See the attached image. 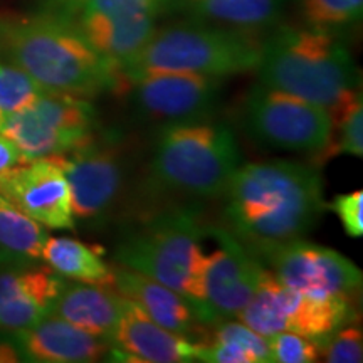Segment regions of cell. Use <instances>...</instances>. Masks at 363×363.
I'll use <instances>...</instances> for the list:
<instances>
[{
	"label": "cell",
	"instance_id": "1",
	"mask_svg": "<svg viewBox=\"0 0 363 363\" xmlns=\"http://www.w3.org/2000/svg\"><path fill=\"white\" fill-rule=\"evenodd\" d=\"M224 197L230 233L254 247L299 239L326 211L320 172L291 160L239 165Z\"/></svg>",
	"mask_w": 363,
	"mask_h": 363
},
{
	"label": "cell",
	"instance_id": "2",
	"mask_svg": "<svg viewBox=\"0 0 363 363\" xmlns=\"http://www.w3.org/2000/svg\"><path fill=\"white\" fill-rule=\"evenodd\" d=\"M0 51L45 93L93 98L125 84L120 67L103 57L69 17L52 11L0 17Z\"/></svg>",
	"mask_w": 363,
	"mask_h": 363
},
{
	"label": "cell",
	"instance_id": "3",
	"mask_svg": "<svg viewBox=\"0 0 363 363\" xmlns=\"http://www.w3.org/2000/svg\"><path fill=\"white\" fill-rule=\"evenodd\" d=\"M259 84L321 104L330 113L358 93V67L337 33L279 26L262 39Z\"/></svg>",
	"mask_w": 363,
	"mask_h": 363
},
{
	"label": "cell",
	"instance_id": "4",
	"mask_svg": "<svg viewBox=\"0 0 363 363\" xmlns=\"http://www.w3.org/2000/svg\"><path fill=\"white\" fill-rule=\"evenodd\" d=\"M206 235L197 207H172L128 229L116 244L115 261L187 298L199 320L207 262L201 240Z\"/></svg>",
	"mask_w": 363,
	"mask_h": 363
},
{
	"label": "cell",
	"instance_id": "5",
	"mask_svg": "<svg viewBox=\"0 0 363 363\" xmlns=\"http://www.w3.org/2000/svg\"><path fill=\"white\" fill-rule=\"evenodd\" d=\"M259 34L192 21L157 29L142 51L120 67L125 84L153 72L227 76L254 71L259 65Z\"/></svg>",
	"mask_w": 363,
	"mask_h": 363
},
{
	"label": "cell",
	"instance_id": "6",
	"mask_svg": "<svg viewBox=\"0 0 363 363\" xmlns=\"http://www.w3.org/2000/svg\"><path fill=\"white\" fill-rule=\"evenodd\" d=\"M240 165L234 131L217 121L167 125L158 135L150 175L157 187L192 199L225 194Z\"/></svg>",
	"mask_w": 363,
	"mask_h": 363
},
{
	"label": "cell",
	"instance_id": "7",
	"mask_svg": "<svg viewBox=\"0 0 363 363\" xmlns=\"http://www.w3.org/2000/svg\"><path fill=\"white\" fill-rule=\"evenodd\" d=\"M352 316L348 296H310L286 288L269 269L262 271L251 301L239 313L240 323L262 335L289 333L323 343Z\"/></svg>",
	"mask_w": 363,
	"mask_h": 363
},
{
	"label": "cell",
	"instance_id": "8",
	"mask_svg": "<svg viewBox=\"0 0 363 363\" xmlns=\"http://www.w3.org/2000/svg\"><path fill=\"white\" fill-rule=\"evenodd\" d=\"M98 113L86 98L44 93L24 110L6 115L2 133L19 150L21 163L62 155L93 138Z\"/></svg>",
	"mask_w": 363,
	"mask_h": 363
},
{
	"label": "cell",
	"instance_id": "9",
	"mask_svg": "<svg viewBox=\"0 0 363 363\" xmlns=\"http://www.w3.org/2000/svg\"><path fill=\"white\" fill-rule=\"evenodd\" d=\"M242 121L257 143L286 152L320 153L333 130V118L325 106L262 84L249 91Z\"/></svg>",
	"mask_w": 363,
	"mask_h": 363
},
{
	"label": "cell",
	"instance_id": "10",
	"mask_svg": "<svg viewBox=\"0 0 363 363\" xmlns=\"http://www.w3.org/2000/svg\"><path fill=\"white\" fill-rule=\"evenodd\" d=\"M52 158L67 180L74 220L99 224L115 211L128 180V165L115 143L99 142L93 136Z\"/></svg>",
	"mask_w": 363,
	"mask_h": 363
},
{
	"label": "cell",
	"instance_id": "11",
	"mask_svg": "<svg viewBox=\"0 0 363 363\" xmlns=\"http://www.w3.org/2000/svg\"><path fill=\"white\" fill-rule=\"evenodd\" d=\"M264 254L271 272L286 288L310 296H348L360 289L362 271L335 249L301 239L251 249Z\"/></svg>",
	"mask_w": 363,
	"mask_h": 363
},
{
	"label": "cell",
	"instance_id": "12",
	"mask_svg": "<svg viewBox=\"0 0 363 363\" xmlns=\"http://www.w3.org/2000/svg\"><path fill=\"white\" fill-rule=\"evenodd\" d=\"M207 235L216 239L217 249L207 256L199 321L214 325L239 316L251 301L264 266L246 244L224 227L207 225Z\"/></svg>",
	"mask_w": 363,
	"mask_h": 363
},
{
	"label": "cell",
	"instance_id": "13",
	"mask_svg": "<svg viewBox=\"0 0 363 363\" xmlns=\"http://www.w3.org/2000/svg\"><path fill=\"white\" fill-rule=\"evenodd\" d=\"M224 78L190 72H153L133 81V103L145 120L162 125L207 120Z\"/></svg>",
	"mask_w": 363,
	"mask_h": 363
},
{
	"label": "cell",
	"instance_id": "14",
	"mask_svg": "<svg viewBox=\"0 0 363 363\" xmlns=\"http://www.w3.org/2000/svg\"><path fill=\"white\" fill-rule=\"evenodd\" d=\"M0 195L39 224L74 229L67 180L52 157L0 172Z\"/></svg>",
	"mask_w": 363,
	"mask_h": 363
},
{
	"label": "cell",
	"instance_id": "15",
	"mask_svg": "<svg viewBox=\"0 0 363 363\" xmlns=\"http://www.w3.org/2000/svg\"><path fill=\"white\" fill-rule=\"evenodd\" d=\"M108 352L111 360L138 363L199 362L203 345L185 335L163 328L145 315L133 301L125 298L123 313Z\"/></svg>",
	"mask_w": 363,
	"mask_h": 363
},
{
	"label": "cell",
	"instance_id": "16",
	"mask_svg": "<svg viewBox=\"0 0 363 363\" xmlns=\"http://www.w3.org/2000/svg\"><path fill=\"white\" fill-rule=\"evenodd\" d=\"M13 345L24 362L91 363L108 355V340L49 315L30 328L13 331Z\"/></svg>",
	"mask_w": 363,
	"mask_h": 363
},
{
	"label": "cell",
	"instance_id": "17",
	"mask_svg": "<svg viewBox=\"0 0 363 363\" xmlns=\"http://www.w3.org/2000/svg\"><path fill=\"white\" fill-rule=\"evenodd\" d=\"M66 281L51 267H13L0 274V328L19 331L51 315Z\"/></svg>",
	"mask_w": 363,
	"mask_h": 363
},
{
	"label": "cell",
	"instance_id": "18",
	"mask_svg": "<svg viewBox=\"0 0 363 363\" xmlns=\"http://www.w3.org/2000/svg\"><path fill=\"white\" fill-rule=\"evenodd\" d=\"M115 272V291L133 301L136 306L163 328L189 337L199 323L195 311L187 298L180 293L167 288L165 284L140 274V272L126 269L120 266Z\"/></svg>",
	"mask_w": 363,
	"mask_h": 363
},
{
	"label": "cell",
	"instance_id": "19",
	"mask_svg": "<svg viewBox=\"0 0 363 363\" xmlns=\"http://www.w3.org/2000/svg\"><path fill=\"white\" fill-rule=\"evenodd\" d=\"M123 305L125 298L106 286L66 283L54 301L51 315L111 343L123 313Z\"/></svg>",
	"mask_w": 363,
	"mask_h": 363
},
{
	"label": "cell",
	"instance_id": "20",
	"mask_svg": "<svg viewBox=\"0 0 363 363\" xmlns=\"http://www.w3.org/2000/svg\"><path fill=\"white\" fill-rule=\"evenodd\" d=\"M157 16L158 13H138L115 19L84 17L72 22L103 57L121 67L142 51L155 33Z\"/></svg>",
	"mask_w": 363,
	"mask_h": 363
},
{
	"label": "cell",
	"instance_id": "21",
	"mask_svg": "<svg viewBox=\"0 0 363 363\" xmlns=\"http://www.w3.org/2000/svg\"><path fill=\"white\" fill-rule=\"evenodd\" d=\"M289 0H182L194 21L259 34L274 27Z\"/></svg>",
	"mask_w": 363,
	"mask_h": 363
},
{
	"label": "cell",
	"instance_id": "22",
	"mask_svg": "<svg viewBox=\"0 0 363 363\" xmlns=\"http://www.w3.org/2000/svg\"><path fill=\"white\" fill-rule=\"evenodd\" d=\"M48 233L0 195V267H29L43 259Z\"/></svg>",
	"mask_w": 363,
	"mask_h": 363
},
{
	"label": "cell",
	"instance_id": "23",
	"mask_svg": "<svg viewBox=\"0 0 363 363\" xmlns=\"http://www.w3.org/2000/svg\"><path fill=\"white\" fill-rule=\"evenodd\" d=\"M43 259L62 278L106 288L115 284V272L98 251L76 239L48 235L43 246Z\"/></svg>",
	"mask_w": 363,
	"mask_h": 363
},
{
	"label": "cell",
	"instance_id": "24",
	"mask_svg": "<svg viewBox=\"0 0 363 363\" xmlns=\"http://www.w3.org/2000/svg\"><path fill=\"white\" fill-rule=\"evenodd\" d=\"M333 118V130L326 147L320 155L325 158L333 155L363 157V103L362 93L353 94L342 106L330 113Z\"/></svg>",
	"mask_w": 363,
	"mask_h": 363
},
{
	"label": "cell",
	"instance_id": "25",
	"mask_svg": "<svg viewBox=\"0 0 363 363\" xmlns=\"http://www.w3.org/2000/svg\"><path fill=\"white\" fill-rule=\"evenodd\" d=\"M303 26L338 30L357 26L363 16V0H296Z\"/></svg>",
	"mask_w": 363,
	"mask_h": 363
},
{
	"label": "cell",
	"instance_id": "26",
	"mask_svg": "<svg viewBox=\"0 0 363 363\" xmlns=\"http://www.w3.org/2000/svg\"><path fill=\"white\" fill-rule=\"evenodd\" d=\"M45 91L27 72L0 62V111L11 115L30 106Z\"/></svg>",
	"mask_w": 363,
	"mask_h": 363
},
{
	"label": "cell",
	"instance_id": "27",
	"mask_svg": "<svg viewBox=\"0 0 363 363\" xmlns=\"http://www.w3.org/2000/svg\"><path fill=\"white\" fill-rule=\"evenodd\" d=\"M165 0H79L66 13L71 21L84 19V17H101V19H115V17H130L138 13H158Z\"/></svg>",
	"mask_w": 363,
	"mask_h": 363
},
{
	"label": "cell",
	"instance_id": "28",
	"mask_svg": "<svg viewBox=\"0 0 363 363\" xmlns=\"http://www.w3.org/2000/svg\"><path fill=\"white\" fill-rule=\"evenodd\" d=\"M267 340L272 362L276 363H313L321 355L320 342L289 331L271 335Z\"/></svg>",
	"mask_w": 363,
	"mask_h": 363
},
{
	"label": "cell",
	"instance_id": "29",
	"mask_svg": "<svg viewBox=\"0 0 363 363\" xmlns=\"http://www.w3.org/2000/svg\"><path fill=\"white\" fill-rule=\"evenodd\" d=\"M328 363H360L363 360V333L360 326H340L321 347Z\"/></svg>",
	"mask_w": 363,
	"mask_h": 363
},
{
	"label": "cell",
	"instance_id": "30",
	"mask_svg": "<svg viewBox=\"0 0 363 363\" xmlns=\"http://www.w3.org/2000/svg\"><path fill=\"white\" fill-rule=\"evenodd\" d=\"M217 325L219 326H217L214 333V342L239 345V347L251 352L257 363L272 362L269 340H267V337H262L257 331L249 328L247 325L235 323V321H227V323Z\"/></svg>",
	"mask_w": 363,
	"mask_h": 363
},
{
	"label": "cell",
	"instance_id": "31",
	"mask_svg": "<svg viewBox=\"0 0 363 363\" xmlns=\"http://www.w3.org/2000/svg\"><path fill=\"white\" fill-rule=\"evenodd\" d=\"M331 208L337 212L342 220V225L350 238H362L363 235V192L340 194L331 202Z\"/></svg>",
	"mask_w": 363,
	"mask_h": 363
},
{
	"label": "cell",
	"instance_id": "32",
	"mask_svg": "<svg viewBox=\"0 0 363 363\" xmlns=\"http://www.w3.org/2000/svg\"><path fill=\"white\" fill-rule=\"evenodd\" d=\"M21 163L19 150L16 148L11 140L0 133V172L11 169V167Z\"/></svg>",
	"mask_w": 363,
	"mask_h": 363
},
{
	"label": "cell",
	"instance_id": "33",
	"mask_svg": "<svg viewBox=\"0 0 363 363\" xmlns=\"http://www.w3.org/2000/svg\"><path fill=\"white\" fill-rule=\"evenodd\" d=\"M22 362L19 350L12 342H0V363Z\"/></svg>",
	"mask_w": 363,
	"mask_h": 363
},
{
	"label": "cell",
	"instance_id": "34",
	"mask_svg": "<svg viewBox=\"0 0 363 363\" xmlns=\"http://www.w3.org/2000/svg\"><path fill=\"white\" fill-rule=\"evenodd\" d=\"M76 2H79V0H48V9L45 11L66 13Z\"/></svg>",
	"mask_w": 363,
	"mask_h": 363
},
{
	"label": "cell",
	"instance_id": "35",
	"mask_svg": "<svg viewBox=\"0 0 363 363\" xmlns=\"http://www.w3.org/2000/svg\"><path fill=\"white\" fill-rule=\"evenodd\" d=\"M4 120H6V113H2V111H0V128H2V125H4Z\"/></svg>",
	"mask_w": 363,
	"mask_h": 363
}]
</instances>
